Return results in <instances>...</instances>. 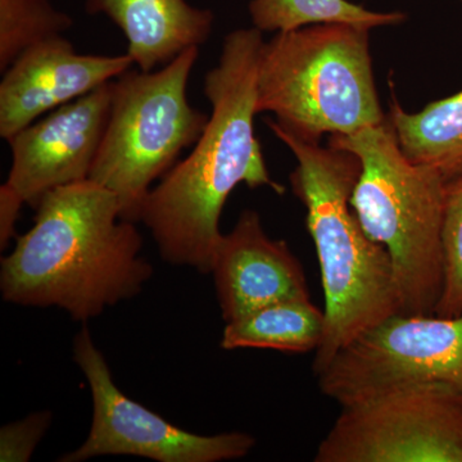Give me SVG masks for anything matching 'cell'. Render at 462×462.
<instances>
[{
	"label": "cell",
	"instance_id": "9a60e30c",
	"mask_svg": "<svg viewBox=\"0 0 462 462\" xmlns=\"http://www.w3.org/2000/svg\"><path fill=\"white\" fill-rule=\"evenodd\" d=\"M325 312L311 300H284L226 322L221 348L275 349L287 354H309L320 346Z\"/></svg>",
	"mask_w": 462,
	"mask_h": 462
},
{
	"label": "cell",
	"instance_id": "ba28073f",
	"mask_svg": "<svg viewBox=\"0 0 462 462\" xmlns=\"http://www.w3.org/2000/svg\"><path fill=\"white\" fill-rule=\"evenodd\" d=\"M316 378L340 406L420 383L462 388V315L389 316L340 349Z\"/></svg>",
	"mask_w": 462,
	"mask_h": 462
},
{
	"label": "cell",
	"instance_id": "44dd1931",
	"mask_svg": "<svg viewBox=\"0 0 462 462\" xmlns=\"http://www.w3.org/2000/svg\"><path fill=\"white\" fill-rule=\"evenodd\" d=\"M461 2H462V0H461Z\"/></svg>",
	"mask_w": 462,
	"mask_h": 462
},
{
	"label": "cell",
	"instance_id": "7a4b0ae2",
	"mask_svg": "<svg viewBox=\"0 0 462 462\" xmlns=\"http://www.w3.org/2000/svg\"><path fill=\"white\" fill-rule=\"evenodd\" d=\"M33 226L2 258L5 302L58 307L87 322L138 296L153 275L143 238L121 218L112 191L90 179L57 188L36 206Z\"/></svg>",
	"mask_w": 462,
	"mask_h": 462
},
{
	"label": "cell",
	"instance_id": "277c9868",
	"mask_svg": "<svg viewBox=\"0 0 462 462\" xmlns=\"http://www.w3.org/2000/svg\"><path fill=\"white\" fill-rule=\"evenodd\" d=\"M257 115L310 141L387 121L374 79L370 29L318 23L275 32L261 50Z\"/></svg>",
	"mask_w": 462,
	"mask_h": 462
},
{
	"label": "cell",
	"instance_id": "6da1fadb",
	"mask_svg": "<svg viewBox=\"0 0 462 462\" xmlns=\"http://www.w3.org/2000/svg\"><path fill=\"white\" fill-rule=\"evenodd\" d=\"M263 42L256 27L225 36L217 65L206 75L211 115L205 132L189 156L179 161L143 203L138 223L151 230L167 263L211 273L223 236L221 215L233 190L245 184L285 193L284 185L270 176L254 134Z\"/></svg>",
	"mask_w": 462,
	"mask_h": 462
},
{
	"label": "cell",
	"instance_id": "7c38bea8",
	"mask_svg": "<svg viewBox=\"0 0 462 462\" xmlns=\"http://www.w3.org/2000/svg\"><path fill=\"white\" fill-rule=\"evenodd\" d=\"M211 273L225 322L257 310L310 300L305 270L285 240L270 238L254 209L240 214L216 245Z\"/></svg>",
	"mask_w": 462,
	"mask_h": 462
},
{
	"label": "cell",
	"instance_id": "ffe728a7",
	"mask_svg": "<svg viewBox=\"0 0 462 462\" xmlns=\"http://www.w3.org/2000/svg\"><path fill=\"white\" fill-rule=\"evenodd\" d=\"M23 205H25V202L21 199L16 191L12 190L7 184L0 187V248L2 251L7 248L9 240L14 236Z\"/></svg>",
	"mask_w": 462,
	"mask_h": 462
},
{
	"label": "cell",
	"instance_id": "ac0fdd59",
	"mask_svg": "<svg viewBox=\"0 0 462 462\" xmlns=\"http://www.w3.org/2000/svg\"><path fill=\"white\" fill-rule=\"evenodd\" d=\"M445 282L434 315H462V175L447 181L442 223Z\"/></svg>",
	"mask_w": 462,
	"mask_h": 462
},
{
	"label": "cell",
	"instance_id": "8992f818",
	"mask_svg": "<svg viewBox=\"0 0 462 462\" xmlns=\"http://www.w3.org/2000/svg\"><path fill=\"white\" fill-rule=\"evenodd\" d=\"M199 57V48H190L154 71L130 69L112 81L108 124L89 179L115 194L123 220L138 223L152 185L205 132L209 115L188 100Z\"/></svg>",
	"mask_w": 462,
	"mask_h": 462
},
{
	"label": "cell",
	"instance_id": "3957f363",
	"mask_svg": "<svg viewBox=\"0 0 462 462\" xmlns=\"http://www.w3.org/2000/svg\"><path fill=\"white\" fill-rule=\"evenodd\" d=\"M273 135L296 157L289 176L306 208V224L320 263L325 333L312 370L320 375L340 349L389 316L401 314L393 263L384 245L367 236L351 207L361 161L348 149L298 136L273 120Z\"/></svg>",
	"mask_w": 462,
	"mask_h": 462
},
{
	"label": "cell",
	"instance_id": "d6986e66",
	"mask_svg": "<svg viewBox=\"0 0 462 462\" xmlns=\"http://www.w3.org/2000/svg\"><path fill=\"white\" fill-rule=\"evenodd\" d=\"M50 412H38L0 430V461L27 462L50 428Z\"/></svg>",
	"mask_w": 462,
	"mask_h": 462
},
{
	"label": "cell",
	"instance_id": "52a82bcc",
	"mask_svg": "<svg viewBox=\"0 0 462 462\" xmlns=\"http://www.w3.org/2000/svg\"><path fill=\"white\" fill-rule=\"evenodd\" d=\"M315 462H462V388L420 383L342 406Z\"/></svg>",
	"mask_w": 462,
	"mask_h": 462
},
{
	"label": "cell",
	"instance_id": "e0dca14e",
	"mask_svg": "<svg viewBox=\"0 0 462 462\" xmlns=\"http://www.w3.org/2000/svg\"><path fill=\"white\" fill-rule=\"evenodd\" d=\"M74 21L50 0H0V69L5 72L21 54L62 36Z\"/></svg>",
	"mask_w": 462,
	"mask_h": 462
},
{
	"label": "cell",
	"instance_id": "8fae6325",
	"mask_svg": "<svg viewBox=\"0 0 462 462\" xmlns=\"http://www.w3.org/2000/svg\"><path fill=\"white\" fill-rule=\"evenodd\" d=\"M133 66L127 53H78L63 35L30 48L3 72L0 136L7 142L39 118L120 78Z\"/></svg>",
	"mask_w": 462,
	"mask_h": 462
},
{
	"label": "cell",
	"instance_id": "5b68a950",
	"mask_svg": "<svg viewBox=\"0 0 462 462\" xmlns=\"http://www.w3.org/2000/svg\"><path fill=\"white\" fill-rule=\"evenodd\" d=\"M328 143L360 158L351 207L367 236L389 252L401 314L434 315L445 282L447 181L404 156L388 118L352 135H330Z\"/></svg>",
	"mask_w": 462,
	"mask_h": 462
},
{
	"label": "cell",
	"instance_id": "4fadbf2b",
	"mask_svg": "<svg viewBox=\"0 0 462 462\" xmlns=\"http://www.w3.org/2000/svg\"><path fill=\"white\" fill-rule=\"evenodd\" d=\"M85 11L108 17L123 32L126 53L142 71H154L182 51L202 47L215 25L211 9L187 0H85Z\"/></svg>",
	"mask_w": 462,
	"mask_h": 462
},
{
	"label": "cell",
	"instance_id": "5bb4252c",
	"mask_svg": "<svg viewBox=\"0 0 462 462\" xmlns=\"http://www.w3.org/2000/svg\"><path fill=\"white\" fill-rule=\"evenodd\" d=\"M388 120L410 161L431 167L446 181L462 175V90L416 114L404 111L392 90Z\"/></svg>",
	"mask_w": 462,
	"mask_h": 462
},
{
	"label": "cell",
	"instance_id": "30bf717a",
	"mask_svg": "<svg viewBox=\"0 0 462 462\" xmlns=\"http://www.w3.org/2000/svg\"><path fill=\"white\" fill-rule=\"evenodd\" d=\"M112 81L8 139L12 166L5 184L26 205L36 208L50 191L89 179L108 124Z\"/></svg>",
	"mask_w": 462,
	"mask_h": 462
},
{
	"label": "cell",
	"instance_id": "2e32d148",
	"mask_svg": "<svg viewBox=\"0 0 462 462\" xmlns=\"http://www.w3.org/2000/svg\"><path fill=\"white\" fill-rule=\"evenodd\" d=\"M249 16L260 32H291L318 23H351L367 29L396 26L402 12H373L348 0H252Z\"/></svg>",
	"mask_w": 462,
	"mask_h": 462
},
{
	"label": "cell",
	"instance_id": "9c48e42d",
	"mask_svg": "<svg viewBox=\"0 0 462 462\" xmlns=\"http://www.w3.org/2000/svg\"><path fill=\"white\" fill-rule=\"evenodd\" d=\"M74 360L89 383L93 422L83 445L63 455L60 462L116 455L158 462H220L245 457L256 446L254 436L240 431L217 436L190 433L127 397L115 384L88 328L76 336Z\"/></svg>",
	"mask_w": 462,
	"mask_h": 462
}]
</instances>
